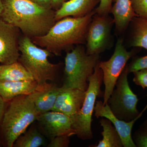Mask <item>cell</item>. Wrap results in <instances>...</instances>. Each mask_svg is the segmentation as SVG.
<instances>
[{"label": "cell", "mask_w": 147, "mask_h": 147, "mask_svg": "<svg viewBox=\"0 0 147 147\" xmlns=\"http://www.w3.org/2000/svg\"><path fill=\"white\" fill-rule=\"evenodd\" d=\"M100 0H68L55 11L56 21L67 17H82L94 10Z\"/></svg>", "instance_id": "cell-14"}, {"label": "cell", "mask_w": 147, "mask_h": 147, "mask_svg": "<svg viewBox=\"0 0 147 147\" xmlns=\"http://www.w3.org/2000/svg\"><path fill=\"white\" fill-rule=\"evenodd\" d=\"M99 59V55H88L82 45L67 52L65 59L63 86L86 91L88 87V79Z\"/></svg>", "instance_id": "cell-5"}, {"label": "cell", "mask_w": 147, "mask_h": 147, "mask_svg": "<svg viewBox=\"0 0 147 147\" xmlns=\"http://www.w3.org/2000/svg\"><path fill=\"white\" fill-rule=\"evenodd\" d=\"M61 87L48 84L35 100V105L39 115L52 111L60 90Z\"/></svg>", "instance_id": "cell-17"}, {"label": "cell", "mask_w": 147, "mask_h": 147, "mask_svg": "<svg viewBox=\"0 0 147 147\" xmlns=\"http://www.w3.org/2000/svg\"><path fill=\"white\" fill-rule=\"evenodd\" d=\"M137 53L134 50L127 51L123 45V40L119 38L116 42L114 53L110 59L107 61L99 62V66L103 74V83L105 86L103 105L108 104L116 82L126 65L127 63Z\"/></svg>", "instance_id": "cell-8"}, {"label": "cell", "mask_w": 147, "mask_h": 147, "mask_svg": "<svg viewBox=\"0 0 147 147\" xmlns=\"http://www.w3.org/2000/svg\"><path fill=\"white\" fill-rule=\"evenodd\" d=\"M21 63L40 86L47 84L49 81L55 80L60 65L53 64L48 60L49 51L38 47L31 38L24 35L19 41Z\"/></svg>", "instance_id": "cell-4"}, {"label": "cell", "mask_w": 147, "mask_h": 147, "mask_svg": "<svg viewBox=\"0 0 147 147\" xmlns=\"http://www.w3.org/2000/svg\"><path fill=\"white\" fill-rule=\"evenodd\" d=\"M128 74L126 65L116 82L108 102L114 115L126 122L132 120L140 114L137 108L139 100L129 87Z\"/></svg>", "instance_id": "cell-7"}, {"label": "cell", "mask_w": 147, "mask_h": 147, "mask_svg": "<svg viewBox=\"0 0 147 147\" xmlns=\"http://www.w3.org/2000/svg\"><path fill=\"white\" fill-rule=\"evenodd\" d=\"M94 10L79 18L67 17L56 21L46 34L31 38L37 46L45 48L51 53L60 56L75 45L86 43L87 32Z\"/></svg>", "instance_id": "cell-2"}, {"label": "cell", "mask_w": 147, "mask_h": 147, "mask_svg": "<svg viewBox=\"0 0 147 147\" xmlns=\"http://www.w3.org/2000/svg\"><path fill=\"white\" fill-rule=\"evenodd\" d=\"M113 0H100L99 5L94 9L96 13L100 15H108L111 12Z\"/></svg>", "instance_id": "cell-27"}, {"label": "cell", "mask_w": 147, "mask_h": 147, "mask_svg": "<svg viewBox=\"0 0 147 147\" xmlns=\"http://www.w3.org/2000/svg\"><path fill=\"white\" fill-rule=\"evenodd\" d=\"M47 84L31 94L19 96L11 100L1 122V132L6 146L13 147L17 138L37 120L39 114L36 108L35 100Z\"/></svg>", "instance_id": "cell-3"}, {"label": "cell", "mask_w": 147, "mask_h": 147, "mask_svg": "<svg viewBox=\"0 0 147 147\" xmlns=\"http://www.w3.org/2000/svg\"><path fill=\"white\" fill-rule=\"evenodd\" d=\"M44 144L45 140L42 134L36 127H32L17 138L13 147H39Z\"/></svg>", "instance_id": "cell-21"}, {"label": "cell", "mask_w": 147, "mask_h": 147, "mask_svg": "<svg viewBox=\"0 0 147 147\" xmlns=\"http://www.w3.org/2000/svg\"><path fill=\"white\" fill-rule=\"evenodd\" d=\"M38 5L46 8H52L50 0H30ZM53 9V8H52Z\"/></svg>", "instance_id": "cell-28"}, {"label": "cell", "mask_w": 147, "mask_h": 147, "mask_svg": "<svg viewBox=\"0 0 147 147\" xmlns=\"http://www.w3.org/2000/svg\"><path fill=\"white\" fill-rule=\"evenodd\" d=\"M37 121L45 135L50 139L59 135H76L72 119L63 113L51 111L40 114Z\"/></svg>", "instance_id": "cell-11"}, {"label": "cell", "mask_w": 147, "mask_h": 147, "mask_svg": "<svg viewBox=\"0 0 147 147\" xmlns=\"http://www.w3.org/2000/svg\"><path fill=\"white\" fill-rule=\"evenodd\" d=\"M86 94L85 91L62 86L52 111L72 117L82 108Z\"/></svg>", "instance_id": "cell-13"}, {"label": "cell", "mask_w": 147, "mask_h": 147, "mask_svg": "<svg viewBox=\"0 0 147 147\" xmlns=\"http://www.w3.org/2000/svg\"><path fill=\"white\" fill-rule=\"evenodd\" d=\"M134 12L139 17L147 18V0H130Z\"/></svg>", "instance_id": "cell-24"}, {"label": "cell", "mask_w": 147, "mask_h": 147, "mask_svg": "<svg viewBox=\"0 0 147 147\" xmlns=\"http://www.w3.org/2000/svg\"><path fill=\"white\" fill-rule=\"evenodd\" d=\"M68 1V0H66V1Z\"/></svg>", "instance_id": "cell-32"}, {"label": "cell", "mask_w": 147, "mask_h": 147, "mask_svg": "<svg viewBox=\"0 0 147 147\" xmlns=\"http://www.w3.org/2000/svg\"><path fill=\"white\" fill-rule=\"evenodd\" d=\"M43 86H40L35 81L0 80V96L5 101L11 100L19 96L31 94Z\"/></svg>", "instance_id": "cell-15"}, {"label": "cell", "mask_w": 147, "mask_h": 147, "mask_svg": "<svg viewBox=\"0 0 147 147\" xmlns=\"http://www.w3.org/2000/svg\"><path fill=\"white\" fill-rule=\"evenodd\" d=\"M68 135H63L57 136L50 139L48 147H67L69 146V137Z\"/></svg>", "instance_id": "cell-26"}, {"label": "cell", "mask_w": 147, "mask_h": 147, "mask_svg": "<svg viewBox=\"0 0 147 147\" xmlns=\"http://www.w3.org/2000/svg\"><path fill=\"white\" fill-rule=\"evenodd\" d=\"M5 100L0 96V123L3 117L5 111Z\"/></svg>", "instance_id": "cell-30"}, {"label": "cell", "mask_w": 147, "mask_h": 147, "mask_svg": "<svg viewBox=\"0 0 147 147\" xmlns=\"http://www.w3.org/2000/svg\"><path fill=\"white\" fill-rule=\"evenodd\" d=\"M147 109V104L138 117L129 122L121 120L116 117L110 110L108 104L104 105L100 100L96 102L94 111L95 116L97 118L103 117L111 121L121 138L124 147H137L132 139L131 131L134 124Z\"/></svg>", "instance_id": "cell-12"}, {"label": "cell", "mask_w": 147, "mask_h": 147, "mask_svg": "<svg viewBox=\"0 0 147 147\" xmlns=\"http://www.w3.org/2000/svg\"><path fill=\"white\" fill-rule=\"evenodd\" d=\"M99 63L88 79V87L86 91V97L82 108L75 116L71 117L72 127L76 131L78 138L83 140H91L93 138L92 129V116L96 100L97 97H103L104 95V92L100 89L103 83V74L99 67Z\"/></svg>", "instance_id": "cell-6"}, {"label": "cell", "mask_w": 147, "mask_h": 147, "mask_svg": "<svg viewBox=\"0 0 147 147\" xmlns=\"http://www.w3.org/2000/svg\"><path fill=\"white\" fill-rule=\"evenodd\" d=\"M51 4H52V8L53 9H56V11L59 8H60L65 2L66 0H50Z\"/></svg>", "instance_id": "cell-29"}, {"label": "cell", "mask_w": 147, "mask_h": 147, "mask_svg": "<svg viewBox=\"0 0 147 147\" xmlns=\"http://www.w3.org/2000/svg\"><path fill=\"white\" fill-rule=\"evenodd\" d=\"M127 65L128 74L135 71L147 69V55L144 57H133L132 61Z\"/></svg>", "instance_id": "cell-23"}, {"label": "cell", "mask_w": 147, "mask_h": 147, "mask_svg": "<svg viewBox=\"0 0 147 147\" xmlns=\"http://www.w3.org/2000/svg\"><path fill=\"white\" fill-rule=\"evenodd\" d=\"M3 9V1L2 0H0V18L2 13Z\"/></svg>", "instance_id": "cell-31"}, {"label": "cell", "mask_w": 147, "mask_h": 147, "mask_svg": "<svg viewBox=\"0 0 147 147\" xmlns=\"http://www.w3.org/2000/svg\"><path fill=\"white\" fill-rule=\"evenodd\" d=\"M0 80L34 81L32 75L18 61L9 64L0 65Z\"/></svg>", "instance_id": "cell-19"}, {"label": "cell", "mask_w": 147, "mask_h": 147, "mask_svg": "<svg viewBox=\"0 0 147 147\" xmlns=\"http://www.w3.org/2000/svg\"><path fill=\"white\" fill-rule=\"evenodd\" d=\"M133 81L137 86L145 89L147 88V69L134 71Z\"/></svg>", "instance_id": "cell-25"}, {"label": "cell", "mask_w": 147, "mask_h": 147, "mask_svg": "<svg viewBox=\"0 0 147 147\" xmlns=\"http://www.w3.org/2000/svg\"><path fill=\"white\" fill-rule=\"evenodd\" d=\"M100 125L103 131L101 132L102 139L95 145H91V147H123L121 138L111 121L105 117H101Z\"/></svg>", "instance_id": "cell-18"}, {"label": "cell", "mask_w": 147, "mask_h": 147, "mask_svg": "<svg viewBox=\"0 0 147 147\" xmlns=\"http://www.w3.org/2000/svg\"><path fill=\"white\" fill-rule=\"evenodd\" d=\"M132 138L137 147H147V119L135 131Z\"/></svg>", "instance_id": "cell-22"}, {"label": "cell", "mask_w": 147, "mask_h": 147, "mask_svg": "<svg viewBox=\"0 0 147 147\" xmlns=\"http://www.w3.org/2000/svg\"><path fill=\"white\" fill-rule=\"evenodd\" d=\"M1 19L19 29L31 38L47 33L56 23L52 8L38 5L30 0H2Z\"/></svg>", "instance_id": "cell-1"}, {"label": "cell", "mask_w": 147, "mask_h": 147, "mask_svg": "<svg viewBox=\"0 0 147 147\" xmlns=\"http://www.w3.org/2000/svg\"><path fill=\"white\" fill-rule=\"evenodd\" d=\"M114 24V19L109 15L95 13L87 32L86 52L88 55H100L111 47V30Z\"/></svg>", "instance_id": "cell-9"}, {"label": "cell", "mask_w": 147, "mask_h": 147, "mask_svg": "<svg viewBox=\"0 0 147 147\" xmlns=\"http://www.w3.org/2000/svg\"><path fill=\"white\" fill-rule=\"evenodd\" d=\"M110 13H113L116 30L120 34L126 30L134 17L138 16L132 8L130 0H116Z\"/></svg>", "instance_id": "cell-16"}, {"label": "cell", "mask_w": 147, "mask_h": 147, "mask_svg": "<svg viewBox=\"0 0 147 147\" xmlns=\"http://www.w3.org/2000/svg\"><path fill=\"white\" fill-rule=\"evenodd\" d=\"M20 32L17 27L0 18V63L2 64L18 61Z\"/></svg>", "instance_id": "cell-10"}, {"label": "cell", "mask_w": 147, "mask_h": 147, "mask_svg": "<svg viewBox=\"0 0 147 147\" xmlns=\"http://www.w3.org/2000/svg\"><path fill=\"white\" fill-rule=\"evenodd\" d=\"M129 45L147 50V18L135 16L131 20Z\"/></svg>", "instance_id": "cell-20"}]
</instances>
